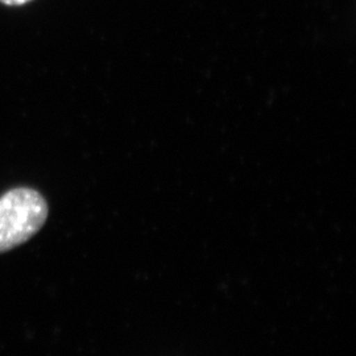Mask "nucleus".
Returning <instances> with one entry per match:
<instances>
[{
  "label": "nucleus",
  "mask_w": 356,
  "mask_h": 356,
  "mask_svg": "<svg viewBox=\"0 0 356 356\" xmlns=\"http://www.w3.org/2000/svg\"><path fill=\"white\" fill-rule=\"evenodd\" d=\"M48 204L38 191L16 188L0 197V252L29 241L48 218Z\"/></svg>",
  "instance_id": "f257e3e1"
},
{
  "label": "nucleus",
  "mask_w": 356,
  "mask_h": 356,
  "mask_svg": "<svg viewBox=\"0 0 356 356\" xmlns=\"http://www.w3.org/2000/svg\"><path fill=\"white\" fill-rule=\"evenodd\" d=\"M0 1H3L6 4H24L31 0H0Z\"/></svg>",
  "instance_id": "f03ea898"
}]
</instances>
